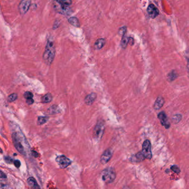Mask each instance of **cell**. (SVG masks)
I'll list each match as a JSON object with an SVG mask.
<instances>
[{"instance_id":"cell-27","label":"cell","mask_w":189,"mask_h":189,"mask_svg":"<svg viewBox=\"0 0 189 189\" xmlns=\"http://www.w3.org/2000/svg\"><path fill=\"white\" fill-rule=\"evenodd\" d=\"M171 169L174 171V173L179 174L180 173V169L177 165H173L171 167Z\"/></svg>"},{"instance_id":"cell-25","label":"cell","mask_w":189,"mask_h":189,"mask_svg":"<svg viewBox=\"0 0 189 189\" xmlns=\"http://www.w3.org/2000/svg\"><path fill=\"white\" fill-rule=\"evenodd\" d=\"M23 96H24V98L27 99H30V98H33L34 95H33V93L32 92L27 91L24 92Z\"/></svg>"},{"instance_id":"cell-4","label":"cell","mask_w":189,"mask_h":189,"mask_svg":"<svg viewBox=\"0 0 189 189\" xmlns=\"http://www.w3.org/2000/svg\"><path fill=\"white\" fill-rule=\"evenodd\" d=\"M105 130V123L103 120H100L97 122L93 129V135L95 140H100L103 137L104 131Z\"/></svg>"},{"instance_id":"cell-31","label":"cell","mask_w":189,"mask_h":189,"mask_svg":"<svg viewBox=\"0 0 189 189\" xmlns=\"http://www.w3.org/2000/svg\"><path fill=\"white\" fill-rule=\"evenodd\" d=\"M31 154H32V155L34 156V158H38V157L39 156L38 153L36 152V151H34V150H32V151H31Z\"/></svg>"},{"instance_id":"cell-10","label":"cell","mask_w":189,"mask_h":189,"mask_svg":"<svg viewBox=\"0 0 189 189\" xmlns=\"http://www.w3.org/2000/svg\"><path fill=\"white\" fill-rule=\"evenodd\" d=\"M147 13L150 18H155L158 16L159 10L154 5L150 4L148 7Z\"/></svg>"},{"instance_id":"cell-32","label":"cell","mask_w":189,"mask_h":189,"mask_svg":"<svg viewBox=\"0 0 189 189\" xmlns=\"http://www.w3.org/2000/svg\"><path fill=\"white\" fill-rule=\"evenodd\" d=\"M128 43L130 44L131 46H133L134 45V41L133 38H132V37H129V42H128Z\"/></svg>"},{"instance_id":"cell-8","label":"cell","mask_w":189,"mask_h":189,"mask_svg":"<svg viewBox=\"0 0 189 189\" xmlns=\"http://www.w3.org/2000/svg\"><path fill=\"white\" fill-rule=\"evenodd\" d=\"M113 151L111 148L105 150L101 157V162L103 164H107L109 161L113 156Z\"/></svg>"},{"instance_id":"cell-11","label":"cell","mask_w":189,"mask_h":189,"mask_svg":"<svg viewBox=\"0 0 189 189\" xmlns=\"http://www.w3.org/2000/svg\"><path fill=\"white\" fill-rule=\"evenodd\" d=\"M97 98V94L95 93H91L87 95L84 99V102L87 105H91L94 102Z\"/></svg>"},{"instance_id":"cell-18","label":"cell","mask_w":189,"mask_h":189,"mask_svg":"<svg viewBox=\"0 0 189 189\" xmlns=\"http://www.w3.org/2000/svg\"><path fill=\"white\" fill-rule=\"evenodd\" d=\"M128 42H129V38L125 34L123 35L122 36V40L120 42V45H121L122 48L125 49L127 47Z\"/></svg>"},{"instance_id":"cell-16","label":"cell","mask_w":189,"mask_h":189,"mask_svg":"<svg viewBox=\"0 0 189 189\" xmlns=\"http://www.w3.org/2000/svg\"><path fill=\"white\" fill-rule=\"evenodd\" d=\"M68 21L71 25H72L78 28L80 26L78 19L76 17H71L70 18L68 19Z\"/></svg>"},{"instance_id":"cell-9","label":"cell","mask_w":189,"mask_h":189,"mask_svg":"<svg viewBox=\"0 0 189 189\" xmlns=\"http://www.w3.org/2000/svg\"><path fill=\"white\" fill-rule=\"evenodd\" d=\"M158 117L161 122V124L164 127H165V128H166V129L170 128V123L169 121L166 114H165L164 112H162L159 113L158 116Z\"/></svg>"},{"instance_id":"cell-30","label":"cell","mask_w":189,"mask_h":189,"mask_svg":"<svg viewBox=\"0 0 189 189\" xmlns=\"http://www.w3.org/2000/svg\"><path fill=\"white\" fill-rule=\"evenodd\" d=\"M26 103L28 105H32V104H34V100L33 98H30V99H26Z\"/></svg>"},{"instance_id":"cell-13","label":"cell","mask_w":189,"mask_h":189,"mask_svg":"<svg viewBox=\"0 0 189 189\" xmlns=\"http://www.w3.org/2000/svg\"><path fill=\"white\" fill-rule=\"evenodd\" d=\"M58 6H57V8L55 9L57 11V12L61 13L62 15H64L67 13L68 15H70V8L68 7L69 6H64L61 5L58 3Z\"/></svg>"},{"instance_id":"cell-26","label":"cell","mask_w":189,"mask_h":189,"mask_svg":"<svg viewBox=\"0 0 189 189\" xmlns=\"http://www.w3.org/2000/svg\"><path fill=\"white\" fill-rule=\"evenodd\" d=\"M127 27H125V26H124V27H122L120 28V29L119 30V31H118V34H119V35H120V36H123V35H124L126 34V32H127Z\"/></svg>"},{"instance_id":"cell-21","label":"cell","mask_w":189,"mask_h":189,"mask_svg":"<svg viewBox=\"0 0 189 189\" xmlns=\"http://www.w3.org/2000/svg\"><path fill=\"white\" fill-rule=\"evenodd\" d=\"M177 77V73L175 70H173L172 72H171L170 73L168 74V79L169 80V81H173L174 80L176 79Z\"/></svg>"},{"instance_id":"cell-14","label":"cell","mask_w":189,"mask_h":189,"mask_svg":"<svg viewBox=\"0 0 189 189\" xmlns=\"http://www.w3.org/2000/svg\"><path fill=\"white\" fill-rule=\"evenodd\" d=\"M165 101L164 98L162 97H159L154 103V108L155 110L160 109L162 107Z\"/></svg>"},{"instance_id":"cell-28","label":"cell","mask_w":189,"mask_h":189,"mask_svg":"<svg viewBox=\"0 0 189 189\" xmlns=\"http://www.w3.org/2000/svg\"><path fill=\"white\" fill-rule=\"evenodd\" d=\"M4 159H5L6 163H7V164H12V163H13V162H14V160L9 156L5 157Z\"/></svg>"},{"instance_id":"cell-33","label":"cell","mask_w":189,"mask_h":189,"mask_svg":"<svg viewBox=\"0 0 189 189\" xmlns=\"http://www.w3.org/2000/svg\"><path fill=\"white\" fill-rule=\"evenodd\" d=\"M6 177H6V175L4 174L2 171H1V179L3 178V179H5V178L6 179Z\"/></svg>"},{"instance_id":"cell-7","label":"cell","mask_w":189,"mask_h":189,"mask_svg":"<svg viewBox=\"0 0 189 189\" xmlns=\"http://www.w3.org/2000/svg\"><path fill=\"white\" fill-rule=\"evenodd\" d=\"M31 0H21L18 6V9L20 14L25 15L30 8Z\"/></svg>"},{"instance_id":"cell-19","label":"cell","mask_w":189,"mask_h":189,"mask_svg":"<svg viewBox=\"0 0 189 189\" xmlns=\"http://www.w3.org/2000/svg\"><path fill=\"white\" fill-rule=\"evenodd\" d=\"M48 120V118L47 116H38L37 119V124L41 125L45 124Z\"/></svg>"},{"instance_id":"cell-5","label":"cell","mask_w":189,"mask_h":189,"mask_svg":"<svg viewBox=\"0 0 189 189\" xmlns=\"http://www.w3.org/2000/svg\"><path fill=\"white\" fill-rule=\"evenodd\" d=\"M141 153L143 154L145 159H151L152 158V144L150 140H146L144 141L143 144Z\"/></svg>"},{"instance_id":"cell-12","label":"cell","mask_w":189,"mask_h":189,"mask_svg":"<svg viewBox=\"0 0 189 189\" xmlns=\"http://www.w3.org/2000/svg\"><path fill=\"white\" fill-rule=\"evenodd\" d=\"M28 185L30 186L32 189H40V187L38 183L37 182L36 180L34 178V177H30L27 180Z\"/></svg>"},{"instance_id":"cell-20","label":"cell","mask_w":189,"mask_h":189,"mask_svg":"<svg viewBox=\"0 0 189 189\" xmlns=\"http://www.w3.org/2000/svg\"><path fill=\"white\" fill-rule=\"evenodd\" d=\"M59 4L62 6H70L72 3V0H56Z\"/></svg>"},{"instance_id":"cell-2","label":"cell","mask_w":189,"mask_h":189,"mask_svg":"<svg viewBox=\"0 0 189 189\" xmlns=\"http://www.w3.org/2000/svg\"><path fill=\"white\" fill-rule=\"evenodd\" d=\"M55 54L54 41L49 39L47 43L45 50L43 55V59L46 64L50 66L55 59Z\"/></svg>"},{"instance_id":"cell-17","label":"cell","mask_w":189,"mask_h":189,"mask_svg":"<svg viewBox=\"0 0 189 189\" xmlns=\"http://www.w3.org/2000/svg\"><path fill=\"white\" fill-rule=\"evenodd\" d=\"M53 97L51 93H47L42 97V102L43 103H49L52 101Z\"/></svg>"},{"instance_id":"cell-1","label":"cell","mask_w":189,"mask_h":189,"mask_svg":"<svg viewBox=\"0 0 189 189\" xmlns=\"http://www.w3.org/2000/svg\"><path fill=\"white\" fill-rule=\"evenodd\" d=\"M11 128L12 130V141L16 149L22 155H28L30 147L24 134L20 127L14 123H11Z\"/></svg>"},{"instance_id":"cell-6","label":"cell","mask_w":189,"mask_h":189,"mask_svg":"<svg viewBox=\"0 0 189 189\" xmlns=\"http://www.w3.org/2000/svg\"><path fill=\"white\" fill-rule=\"evenodd\" d=\"M55 162L61 169L67 168L72 163V161L70 159L68 158L66 156L62 155L57 156V158H55Z\"/></svg>"},{"instance_id":"cell-3","label":"cell","mask_w":189,"mask_h":189,"mask_svg":"<svg viewBox=\"0 0 189 189\" xmlns=\"http://www.w3.org/2000/svg\"><path fill=\"white\" fill-rule=\"evenodd\" d=\"M101 177L104 183L106 184L113 183L116 178V171L112 167H108L102 171Z\"/></svg>"},{"instance_id":"cell-34","label":"cell","mask_w":189,"mask_h":189,"mask_svg":"<svg viewBox=\"0 0 189 189\" xmlns=\"http://www.w3.org/2000/svg\"><path fill=\"white\" fill-rule=\"evenodd\" d=\"M187 72H188V74H189V58L187 61Z\"/></svg>"},{"instance_id":"cell-24","label":"cell","mask_w":189,"mask_h":189,"mask_svg":"<svg viewBox=\"0 0 189 189\" xmlns=\"http://www.w3.org/2000/svg\"><path fill=\"white\" fill-rule=\"evenodd\" d=\"M57 109H58V107L57 105H53L48 108V110L49 113H51V114H52L57 113L58 112Z\"/></svg>"},{"instance_id":"cell-15","label":"cell","mask_w":189,"mask_h":189,"mask_svg":"<svg viewBox=\"0 0 189 189\" xmlns=\"http://www.w3.org/2000/svg\"><path fill=\"white\" fill-rule=\"evenodd\" d=\"M106 43V41L104 38L98 39L94 43V48L99 50L103 47Z\"/></svg>"},{"instance_id":"cell-23","label":"cell","mask_w":189,"mask_h":189,"mask_svg":"<svg viewBox=\"0 0 189 189\" xmlns=\"http://www.w3.org/2000/svg\"><path fill=\"white\" fill-rule=\"evenodd\" d=\"M181 119H182V116L181 114H177L173 116V120L175 123H177L180 122Z\"/></svg>"},{"instance_id":"cell-22","label":"cell","mask_w":189,"mask_h":189,"mask_svg":"<svg viewBox=\"0 0 189 189\" xmlns=\"http://www.w3.org/2000/svg\"><path fill=\"white\" fill-rule=\"evenodd\" d=\"M18 98V95L17 93H12L11 94L9 95V96L8 97V99L7 100L9 102H13L14 101H15Z\"/></svg>"},{"instance_id":"cell-29","label":"cell","mask_w":189,"mask_h":189,"mask_svg":"<svg viewBox=\"0 0 189 189\" xmlns=\"http://www.w3.org/2000/svg\"><path fill=\"white\" fill-rule=\"evenodd\" d=\"M13 164L15 166L16 168H19L21 166V162L18 160H14Z\"/></svg>"}]
</instances>
